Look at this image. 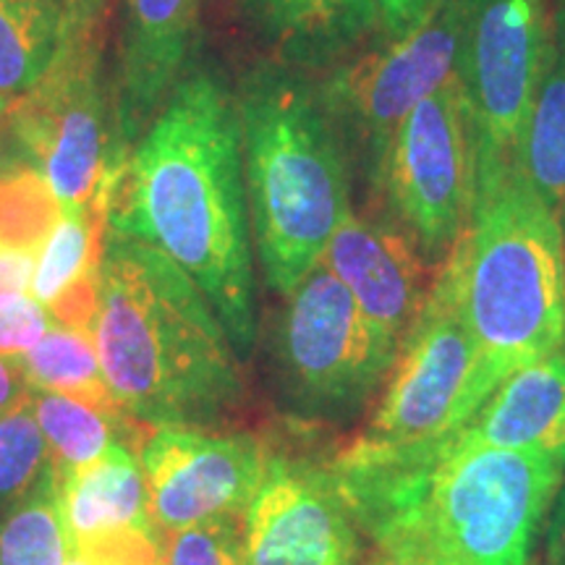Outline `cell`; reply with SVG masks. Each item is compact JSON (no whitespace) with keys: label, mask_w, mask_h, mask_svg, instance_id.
I'll return each mask as SVG.
<instances>
[{"label":"cell","mask_w":565,"mask_h":565,"mask_svg":"<svg viewBox=\"0 0 565 565\" xmlns=\"http://www.w3.org/2000/svg\"><path fill=\"white\" fill-rule=\"evenodd\" d=\"M105 228L173 259L246 362L257 345V280L236 95L194 63L113 175Z\"/></svg>","instance_id":"cell-1"},{"label":"cell","mask_w":565,"mask_h":565,"mask_svg":"<svg viewBox=\"0 0 565 565\" xmlns=\"http://www.w3.org/2000/svg\"><path fill=\"white\" fill-rule=\"evenodd\" d=\"M92 343L116 401L145 427L217 429L244 401L242 359L194 280L152 244L113 228Z\"/></svg>","instance_id":"cell-2"},{"label":"cell","mask_w":565,"mask_h":565,"mask_svg":"<svg viewBox=\"0 0 565 565\" xmlns=\"http://www.w3.org/2000/svg\"><path fill=\"white\" fill-rule=\"evenodd\" d=\"M370 542H406L437 565H532L565 466L532 450L443 440L401 466L324 463Z\"/></svg>","instance_id":"cell-3"},{"label":"cell","mask_w":565,"mask_h":565,"mask_svg":"<svg viewBox=\"0 0 565 565\" xmlns=\"http://www.w3.org/2000/svg\"><path fill=\"white\" fill-rule=\"evenodd\" d=\"M454 278L477 349V408L508 374L565 345L563 217L519 160L475 152V196Z\"/></svg>","instance_id":"cell-4"},{"label":"cell","mask_w":565,"mask_h":565,"mask_svg":"<svg viewBox=\"0 0 565 565\" xmlns=\"http://www.w3.org/2000/svg\"><path fill=\"white\" fill-rule=\"evenodd\" d=\"M233 95L254 252L265 286L282 299L322 263L353 207L349 154L307 71L259 61Z\"/></svg>","instance_id":"cell-5"},{"label":"cell","mask_w":565,"mask_h":565,"mask_svg":"<svg viewBox=\"0 0 565 565\" xmlns=\"http://www.w3.org/2000/svg\"><path fill=\"white\" fill-rule=\"evenodd\" d=\"M398 343L374 328L322 263L291 294L273 330V377L294 419L343 427L370 414Z\"/></svg>","instance_id":"cell-6"},{"label":"cell","mask_w":565,"mask_h":565,"mask_svg":"<svg viewBox=\"0 0 565 565\" xmlns=\"http://www.w3.org/2000/svg\"><path fill=\"white\" fill-rule=\"evenodd\" d=\"M475 383V341L454 278L440 267L422 312L401 338L364 427L335 456L356 463H404L433 454L477 412Z\"/></svg>","instance_id":"cell-7"},{"label":"cell","mask_w":565,"mask_h":565,"mask_svg":"<svg viewBox=\"0 0 565 565\" xmlns=\"http://www.w3.org/2000/svg\"><path fill=\"white\" fill-rule=\"evenodd\" d=\"M461 34L463 0H445L419 30L398 40L380 38L317 82L343 139L351 175L362 179L370 196L398 126L456 76Z\"/></svg>","instance_id":"cell-8"},{"label":"cell","mask_w":565,"mask_h":565,"mask_svg":"<svg viewBox=\"0 0 565 565\" xmlns=\"http://www.w3.org/2000/svg\"><path fill=\"white\" fill-rule=\"evenodd\" d=\"M475 145L461 84L454 76L408 113L393 134L372 192L377 212L408 233L435 270L469 223Z\"/></svg>","instance_id":"cell-9"},{"label":"cell","mask_w":565,"mask_h":565,"mask_svg":"<svg viewBox=\"0 0 565 565\" xmlns=\"http://www.w3.org/2000/svg\"><path fill=\"white\" fill-rule=\"evenodd\" d=\"M0 116L38 160L63 210L87 207L121 171L113 166V92L105 84L103 34L68 38L47 74Z\"/></svg>","instance_id":"cell-10"},{"label":"cell","mask_w":565,"mask_h":565,"mask_svg":"<svg viewBox=\"0 0 565 565\" xmlns=\"http://www.w3.org/2000/svg\"><path fill=\"white\" fill-rule=\"evenodd\" d=\"M553 0H463L458 84L477 154L519 160Z\"/></svg>","instance_id":"cell-11"},{"label":"cell","mask_w":565,"mask_h":565,"mask_svg":"<svg viewBox=\"0 0 565 565\" xmlns=\"http://www.w3.org/2000/svg\"><path fill=\"white\" fill-rule=\"evenodd\" d=\"M267 445L249 433L158 427L139 461L162 534L215 519H244L270 466Z\"/></svg>","instance_id":"cell-12"},{"label":"cell","mask_w":565,"mask_h":565,"mask_svg":"<svg viewBox=\"0 0 565 565\" xmlns=\"http://www.w3.org/2000/svg\"><path fill=\"white\" fill-rule=\"evenodd\" d=\"M242 524L249 565H362L370 542L324 466L282 456L270 458Z\"/></svg>","instance_id":"cell-13"},{"label":"cell","mask_w":565,"mask_h":565,"mask_svg":"<svg viewBox=\"0 0 565 565\" xmlns=\"http://www.w3.org/2000/svg\"><path fill=\"white\" fill-rule=\"evenodd\" d=\"M202 0H124L113 79V166L134 145L194 66Z\"/></svg>","instance_id":"cell-14"},{"label":"cell","mask_w":565,"mask_h":565,"mask_svg":"<svg viewBox=\"0 0 565 565\" xmlns=\"http://www.w3.org/2000/svg\"><path fill=\"white\" fill-rule=\"evenodd\" d=\"M322 265L343 282L366 320L395 343L422 312L437 275L401 225L383 212L353 207L330 238Z\"/></svg>","instance_id":"cell-15"},{"label":"cell","mask_w":565,"mask_h":565,"mask_svg":"<svg viewBox=\"0 0 565 565\" xmlns=\"http://www.w3.org/2000/svg\"><path fill=\"white\" fill-rule=\"evenodd\" d=\"M246 26L273 61L330 71L383 38L377 0H238Z\"/></svg>","instance_id":"cell-16"},{"label":"cell","mask_w":565,"mask_h":565,"mask_svg":"<svg viewBox=\"0 0 565 565\" xmlns=\"http://www.w3.org/2000/svg\"><path fill=\"white\" fill-rule=\"evenodd\" d=\"M448 440L532 450L565 466V345L508 374Z\"/></svg>","instance_id":"cell-17"},{"label":"cell","mask_w":565,"mask_h":565,"mask_svg":"<svg viewBox=\"0 0 565 565\" xmlns=\"http://www.w3.org/2000/svg\"><path fill=\"white\" fill-rule=\"evenodd\" d=\"M55 471L61 515L71 545L124 529H158L145 469L126 445H113L95 463L79 469L55 466Z\"/></svg>","instance_id":"cell-18"},{"label":"cell","mask_w":565,"mask_h":565,"mask_svg":"<svg viewBox=\"0 0 565 565\" xmlns=\"http://www.w3.org/2000/svg\"><path fill=\"white\" fill-rule=\"evenodd\" d=\"M519 162L553 207L565 212V0L550 6L545 66L529 113Z\"/></svg>","instance_id":"cell-19"},{"label":"cell","mask_w":565,"mask_h":565,"mask_svg":"<svg viewBox=\"0 0 565 565\" xmlns=\"http://www.w3.org/2000/svg\"><path fill=\"white\" fill-rule=\"evenodd\" d=\"M63 42V0H0V113L47 74Z\"/></svg>","instance_id":"cell-20"},{"label":"cell","mask_w":565,"mask_h":565,"mask_svg":"<svg viewBox=\"0 0 565 565\" xmlns=\"http://www.w3.org/2000/svg\"><path fill=\"white\" fill-rule=\"evenodd\" d=\"M61 215L63 204L47 175L0 116V246L34 257Z\"/></svg>","instance_id":"cell-21"},{"label":"cell","mask_w":565,"mask_h":565,"mask_svg":"<svg viewBox=\"0 0 565 565\" xmlns=\"http://www.w3.org/2000/svg\"><path fill=\"white\" fill-rule=\"evenodd\" d=\"M30 387L66 395L116 422H134L105 380L92 335L53 324L42 341L19 356Z\"/></svg>","instance_id":"cell-22"},{"label":"cell","mask_w":565,"mask_h":565,"mask_svg":"<svg viewBox=\"0 0 565 565\" xmlns=\"http://www.w3.org/2000/svg\"><path fill=\"white\" fill-rule=\"evenodd\" d=\"M71 550L58 503V471L47 461L38 484L0 513V565H66Z\"/></svg>","instance_id":"cell-23"},{"label":"cell","mask_w":565,"mask_h":565,"mask_svg":"<svg viewBox=\"0 0 565 565\" xmlns=\"http://www.w3.org/2000/svg\"><path fill=\"white\" fill-rule=\"evenodd\" d=\"M26 401L45 435L51 461L58 469H79V466L95 463L113 445H124L118 437L126 440L137 435L134 422H116L66 395L30 387Z\"/></svg>","instance_id":"cell-24"},{"label":"cell","mask_w":565,"mask_h":565,"mask_svg":"<svg viewBox=\"0 0 565 565\" xmlns=\"http://www.w3.org/2000/svg\"><path fill=\"white\" fill-rule=\"evenodd\" d=\"M105 204H108V189H103L100 196L87 207L63 210L61 221L55 223L47 242L40 246L38 259H34L30 296L42 307L51 303L84 270L100 265Z\"/></svg>","instance_id":"cell-25"},{"label":"cell","mask_w":565,"mask_h":565,"mask_svg":"<svg viewBox=\"0 0 565 565\" xmlns=\"http://www.w3.org/2000/svg\"><path fill=\"white\" fill-rule=\"evenodd\" d=\"M47 461L51 450L30 401L0 414V513L17 505L38 484Z\"/></svg>","instance_id":"cell-26"},{"label":"cell","mask_w":565,"mask_h":565,"mask_svg":"<svg viewBox=\"0 0 565 565\" xmlns=\"http://www.w3.org/2000/svg\"><path fill=\"white\" fill-rule=\"evenodd\" d=\"M162 565H249L242 519H215L168 534Z\"/></svg>","instance_id":"cell-27"},{"label":"cell","mask_w":565,"mask_h":565,"mask_svg":"<svg viewBox=\"0 0 565 565\" xmlns=\"http://www.w3.org/2000/svg\"><path fill=\"white\" fill-rule=\"evenodd\" d=\"M162 542L160 529H124L74 545L66 565H162Z\"/></svg>","instance_id":"cell-28"},{"label":"cell","mask_w":565,"mask_h":565,"mask_svg":"<svg viewBox=\"0 0 565 565\" xmlns=\"http://www.w3.org/2000/svg\"><path fill=\"white\" fill-rule=\"evenodd\" d=\"M51 328L47 309L30 294L0 296V356H24Z\"/></svg>","instance_id":"cell-29"},{"label":"cell","mask_w":565,"mask_h":565,"mask_svg":"<svg viewBox=\"0 0 565 565\" xmlns=\"http://www.w3.org/2000/svg\"><path fill=\"white\" fill-rule=\"evenodd\" d=\"M45 309L58 328L92 335L97 309H100V265L89 267L79 278L71 280L51 303H45Z\"/></svg>","instance_id":"cell-30"},{"label":"cell","mask_w":565,"mask_h":565,"mask_svg":"<svg viewBox=\"0 0 565 565\" xmlns=\"http://www.w3.org/2000/svg\"><path fill=\"white\" fill-rule=\"evenodd\" d=\"M445 0H377L385 40H398L427 24Z\"/></svg>","instance_id":"cell-31"},{"label":"cell","mask_w":565,"mask_h":565,"mask_svg":"<svg viewBox=\"0 0 565 565\" xmlns=\"http://www.w3.org/2000/svg\"><path fill=\"white\" fill-rule=\"evenodd\" d=\"M66 6V40L103 34L110 0H63Z\"/></svg>","instance_id":"cell-32"},{"label":"cell","mask_w":565,"mask_h":565,"mask_svg":"<svg viewBox=\"0 0 565 565\" xmlns=\"http://www.w3.org/2000/svg\"><path fill=\"white\" fill-rule=\"evenodd\" d=\"M34 257L0 246V296L26 294L32 282Z\"/></svg>","instance_id":"cell-33"},{"label":"cell","mask_w":565,"mask_h":565,"mask_svg":"<svg viewBox=\"0 0 565 565\" xmlns=\"http://www.w3.org/2000/svg\"><path fill=\"white\" fill-rule=\"evenodd\" d=\"M545 565H565V482L545 521Z\"/></svg>","instance_id":"cell-34"},{"label":"cell","mask_w":565,"mask_h":565,"mask_svg":"<svg viewBox=\"0 0 565 565\" xmlns=\"http://www.w3.org/2000/svg\"><path fill=\"white\" fill-rule=\"evenodd\" d=\"M26 395H30V383H26L19 359L0 356V414L24 404Z\"/></svg>","instance_id":"cell-35"},{"label":"cell","mask_w":565,"mask_h":565,"mask_svg":"<svg viewBox=\"0 0 565 565\" xmlns=\"http://www.w3.org/2000/svg\"><path fill=\"white\" fill-rule=\"evenodd\" d=\"M366 565H437L427 553L419 547L406 545V542H387V545H377V553Z\"/></svg>","instance_id":"cell-36"},{"label":"cell","mask_w":565,"mask_h":565,"mask_svg":"<svg viewBox=\"0 0 565 565\" xmlns=\"http://www.w3.org/2000/svg\"><path fill=\"white\" fill-rule=\"evenodd\" d=\"M561 217H563V233H565V212H563V215H561Z\"/></svg>","instance_id":"cell-37"}]
</instances>
